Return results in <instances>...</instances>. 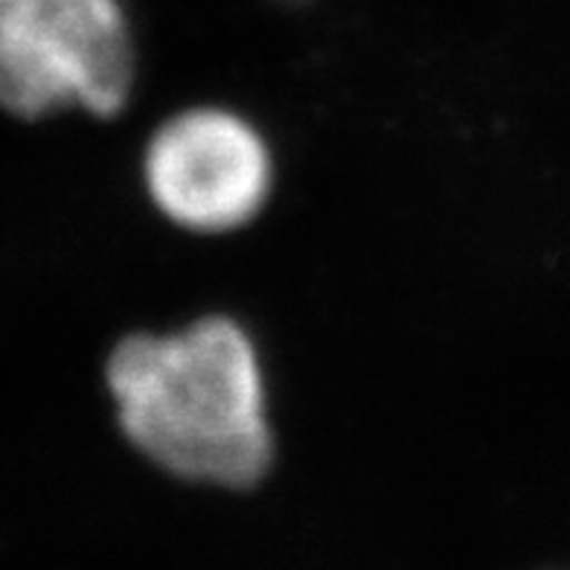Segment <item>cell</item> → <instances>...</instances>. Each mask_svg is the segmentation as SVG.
<instances>
[{"label": "cell", "instance_id": "1", "mask_svg": "<svg viewBox=\"0 0 570 570\" xmlns=\"http://www.w3.org/2000/svg\"><path fill=\"white\" fill-rule=\"evenodd\" d=\"M126 436L184 481L250 487L274 454L265 382L248 332L204 317L173 335H135L108 364Z\"/></svg>", "mask_w": 570, "mask_h": 570}, {"label": "cell", "instance_id": "2", "mask_svg": "<svg viewBox=\"0 0 570 570\" xmlns=\"http://www.w3.org/2000/svg\"><path fill=\"white\" fill-rule=\"evenodd\" d=\"M135 79L117 0H0V108L41 120L65 108L111 117Z\"/></svg>", "mask_w": 570, "mask_h": 570}, {"label": "cell", "instance_id": "3", "mask_svg": "<svg viewBox=\"0 0 570 570\" xmlns=\"http://www.w3.org/2000/svg\"><path fill=\"white\" fill-rule=\"evenodd\" d=\"M142 175L151 202L175 225L225 233L263 210L274 164L250 122L222 108H196L158 128Z\"/></svg>", "mask_w": 570, "mask_h": 570}]
</instances>
